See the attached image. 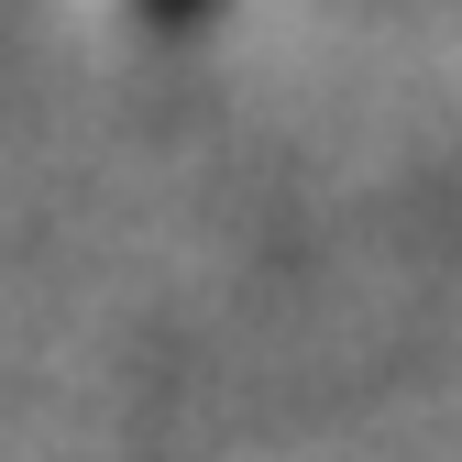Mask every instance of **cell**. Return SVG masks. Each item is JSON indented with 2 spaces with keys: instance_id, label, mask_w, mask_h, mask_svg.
Returning a JSON list of instances; mask_svg holds the SVG:
<instances>
[{
  "instance_id": "obj_1",
  "label": "cell",
  "mask_w": 462,
  "mask_h": 462,
  "mask_svg": "<svg viewBox=\"0 0 462 462\" xmlns=\"http://www.w3.org/2000/svg\"><path fill=\"white\" fill-rule=\"evenodd\" d=\"M199 12H209V0H110V23H133V33H177Z\"/></svg>"
}]
</instances>
